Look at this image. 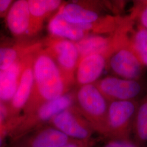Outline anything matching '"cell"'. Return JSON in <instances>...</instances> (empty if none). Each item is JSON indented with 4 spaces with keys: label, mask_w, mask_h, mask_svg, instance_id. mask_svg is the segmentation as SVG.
Returning a JSON list of instances; mask_svg holds the SVG:
<instances>
[{
    "label": "cell",
    "mask_w": 147,
    "mask_h": 147,
    "mask_svg": "<svg viewBox=\"0 0 147 147\" xmlns=\"http://www.w3.org/2000/svg\"><path fill=\"white\" fill-rule=\"evenodd\" d=\"M109 104V101L94 84L75 89V105L95 132L105 138Z\"/></svg>",
    "instance_id": "3"
},
{
    "label": "cell",
    "mask_w": 147,
    "mask_h": 147,
    "mask_svg": "<svg viewBox=\"0 0 147 147\" xmlns=\"http://www.w3.org/2000/svg\"><path fill=\"white\" fill-rule=\"evenodd\" d=\"M107 57L102 54L90 55L81 58L75 72L76 88L94 84L106 69Z\"/></svg>",
    "instance_id": "14"
},
{
    "label": "cell",
    "mask_w": 147,
    "mask_h": 147,
    "mask_svg": "<svg viewBox=\"0 0 147 147\" xmlns=\"http://www.w3.org/2000/svg\"><path fill=\"white\" fill-rule=\"evenodd\" d=\"M47 124L75 140L89 139L96 133L75 104L53 117Z\"/></svg>",
    "instance_id": "7"
},
{
    "label": "cell",
    "mask_w": 147,
    "mask_h": 147,
    "mask_svg": "<svg viewBox=\"0 0 147 147\" xmlns=\"http://www.w3.org/2000/svg\"><path fill=\"white\" fill-rule=\"evenodd\" d=\"M135 22L130 19L113 33L112 50L107 59L106 69L118 77L140 80L145 67L134 52L128 37L129 31Z\"/></svg>",
    "instance_id": "2"
},
{
    "label": "cell",
    "mask_w": 147,
    "mask_h": 147,
    "mask_svg": "<svg viewBox=\"0 0 147 147\" xmlns=\"http://www.w3.org/2000/svg\"><path fill=\"white\" fill-rule=\"evenodd\" d=\"M13 2L12 0H0V19L5 18Z\"/></svg>",
    "instance_id": "25"
},
{
    "label": "cell",
    "mask_w": 147,
    "mask_h": 147,
    "mask_svg": "<svg viewBox=\"0 0 147 147\" xmlns=\"http://www.w3.org/2000/svg\"><path fill=\"white\" fill-rule=\"evenodd\" d=\"M47 30L49 35L74 42H79L84 37L92 35L84 27L66 21L57 12L50 18Z\"/></svg>",
    "instance_id": "16"
},
{
    "label": "cell",
    "mask_w": 147,
    "mask_h": 147,
    "mask_svg": "<svg viewBox=\"0 0 147 147\" xmlns=\"http://www.w3.org/2000/svg\"><path fill=\"white\" fill-rule=\"evenodd\" d=\"M133 138L142 147L147 144V93L138 101L132 128Z\"/></svg>",
    "instance_id": "20"
},
{
    "label": "cell",
    "mask_w": 147,
    "mask_h": 147,
    "mask_svg": "<svg viewBox=\"0 0 147 147\" xmlns=\"http://www.w3.org/2000/svg\"><path fill=\"white\" fill-rule=\"evenodd\" d=\"M5 20L8 30L15 38L28 39L32 37L31 16L28 0L14 1Z\"/></svg>",
    "instance_id": "13"
},
{
    "label": "cell",
    "mask_w": 147,
    "mask_h": 147,
    "mask_svg": "<svg viewBox=\"0 0 147 147\" xmlns=\"http://www.w3.org/2000/svg\"><path fill=\"white\" fill-rule=\"evenodd\" d=\"M32 55L1 71L0 104L5 106L13 98L20 84L23 70Z\"/></svg>",
    "instance_id": "15"
},
{
    "label": "cell",
    "mask_w": 147,
    "mask_h": 147,
    "mask_svg": "<svg viewBox=\"0 0 147 147\" xmlns=\"http://www.w3.org/2000/svg\"><path fill=\"white\" fill-rule=\"evenodd\" d=\"M102 1H79L64 2L57 13L70 23L90 27L102 20L107 14Z\"/></svg>",
    "instance_id": "8"
},
{
    "label": "cell",
    "mask_w": 147,
    "mask_h": 147,
    "mask_svg": "<svg viewBox=\"0 0 147 147\" xmlns=\"http://www.w3.org/2000/svg\"><path fill=\"white\" fill-rule=\"evenodd\" d=\"M31 16L32 36L42 29L45 21L56 13L64 2L60 0H28Z\"/></svg>",
    "instance_id": "17"
},
{
    "label": "cell",
    "mask_w": 147,
    "mask_h": 147,
    "mask_svg": "<svg viewBox=\"0 0 147 147\" xmlns=\"http://www.w3.org/2000/svg\"><path fill=\"white\" fill-rule=\"evenodd\" d=\"M94 84L109 102L139 100L143 90L140 80L124 79L115 75L101 78Z\"/></svg>",
    "instance_id": "9"
},
{
    "label": "cell",
    "mask_w": 147,
    "mask_h": 147,
    "mask_svg": "<svg viewBox=\"0 0 147 147\" xmlns=\"http://www.w3.org/2000/svg\"><path fill=\"white\" fill-rule=\"evenodd\" d=\"M42 47V41L0 37V71L36 53Z\"/></svg>",
    "instance_id": "10"
},
{
    "label": "cell",
    "mask_w": 147,
    "mask_h": 147,
    "mask_svg": "<svg viewBox=\"0 0 147 147\" xmlns=\"http://www.w3.org/2000/svg\"><path fill=\"white\" fill-rule=\"evenodd\" d=\"M35 53L32 55L27 62L16 94L11 101L5 106V119L21 116V111L23 112L29 100L33 86V64Z\"/></svg>",
    "instance_id": "12"
},
{
    "label": "cell",
    "mask_w": 147,
    "mask_h": 147,
    "mask_svg": "<svg viewBox=\"0 0 147 147\" xmlns=\"http://www.w3.org/2000/svg\"><path fill=\"white\" fill-rule=\"evenodd\" d=\"M33 70V88L23 115L30 114L44 103L68 93L73 87L43 46L34 55Z\"/></svg>",
    "instance_id": "1"
},
{
    "label": "cell",
    "mask_w": 147,
    "mask_h": 147,
    "mask_svg": "<svg viewBox=\"0 0 147 147\" xmlns=\"http://www.w3.org/2000/svg\"><path fill=\"white\" fill-rule=\"evenodd\" d=\"M128 37L134 52L144 67H147V29L136 21L130 28Z\"/></svg>",
    "instance_id": "19"
},
{
    "label": "cell",
    "mask_w": 147,
    "mask_h": 147,
    "mask_svg": "<svg viewBox=\"0 0 147 147\" xmlns=\"http://www.w3.org/2000/svg\"><path fill=\"white\" fill-rule=\"evenodd\" d=\"M138 101L109 102L106 118V139L125 140L132 138Z\"/></svg>",
    "instance_id": "5"
},
{
    "label": "cell",
    "mask_w": 147,
    "mask_h": 147,
    "mask_svg": "<svg viewBox=\"0 0 147 147\" xmlns=\"http://www.w3.org/2000/svg\"><path fill=\"white\" fill-rule=\"evenodd\" d=\"M43 47L53 57L67 81L75 85V72L80 56L75 42L49 35L42 41Z\"/></svg>",
    "instance_id": "6"
},
{
    "label": "cell",
    "mask_w": 147,
    "mask_h": 147,
    "mask_svg": "<svg viewBox=\"0 0 147 147\" xmlns=\"http://www.w3.org/2000/svg\"><path fill=\"white\" fill-rule=\"evenodd\" d=\"M102 147H143L133 138L125 140H108Z\"/></svg>",
    "instance_id": "23"
},
{
    "label": "cell",
    "mask_w": 147,
    "mask_h": 147,
    "mask_svg": "<svg viewBox=\"0 0 147 147\" xmlns=\"http://www.w3.org/2000/svg\"><path fill=\"white\" fill-rule=\"evenodd\" d=\"M0 73H1V71H0Z\"/></svg>",
    "instance_id": "27"
},
{
    "label": "cell",
    "mask_w": 147,
    "mask_h": 147,
    "mask_svg": "<svg viewBox=\"0 0 147 147\" xmlns=\"http://www.w3.org/2000/svg\"><path fill=\"white\" fill-rule=\"evenodd\" d=\"M75 104V89L56 99L46 102L30 114L21 115L18 125L11 132V142L47 125L53 117Z\"/></svg>",
    "instance_id": "4"
},
{
    "label": "cell",
    "mask_w": 147,
    "mask_h": 147,
    "mask_svg": "<svg viewBox=\"0 0 147 147\" xmlns=\"http://www.w3.org/2000/svg\"><path fill=\"white\" fill-rule=\"evenodd\" d=\"M99 142V140L95 137H92L84 140H72L67 143L59 147H94Z\"/></svg>",
    "instance_id": "24"
},
{
    "label": "cell",
    "mask_w": 147,
    "mask_h": 147,
    "mask_svg": "<svg viewBox=\"0 0 147 147\" xmlns=\"http://www.w3.org/2000/svg\"><path fill=\"white\" fill-rule=\"evenodd\" d=\"M75 43L80 59L94 54L104 55L107 59L112 50L113 34L89 35Z\"/></svg>",
    "instance_id": "18"
},
{
    "label": "cell",
    "mask_w": 147,
    "mask_h": 147,
    "mask_svg": "<svg viewBox=\"0 0 147 147\" xmlns=\"http://www.w3.org/2000/svg\"><path fill=\"white\" fill-rule=\"evenodd\" d=\"M5 120V106L0 104V124Z\"/></svg>",
    "instance_id": "26"
},
{
    "label": "cell",
    "mask_w": 147,
    "mask_h": 147,
    "mask_svg": "<svg viewBox=\"0 0 147 147\" xmlns=\"http://www.w3.org/2000/svg\"><path fill=\"white\" fill-rule=\"evenodd\" d=\"M72 140L47 124L11 141L9 147H59Z\"/></svg>",
    "instance_id": "11"
},
{
    "label": "cell",
    "mask_w": 147,
    "mask_h": 147,
    "mask_svg": "<svg viewBox=\"0 0 147 147\" xmlns=\"http://www.w3.org/2000/svg\"><path fill=\"white\" fill-rule=\"evenodd\" d=\"M20 117L21 116L5 119L0 124V147H5L7 138L9 137L11 132L18 125Z\"/></svg>",
    "instance_id": "22"
},
{
    "label": "cell",
    "mask_w": 147,
    "mask_h": 147,
    "mask_svg": "<svg viewBox=\"0 0 147 147\" xmlns=\"http://www.w3.org/2000/svg\"><path fill=\"white\" fill-rule=\"evenodd\" d=\"M129 15L147 29V0L133 1Z\"/></svg>",
    "instance_id": "21"
}]
</instances>
